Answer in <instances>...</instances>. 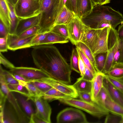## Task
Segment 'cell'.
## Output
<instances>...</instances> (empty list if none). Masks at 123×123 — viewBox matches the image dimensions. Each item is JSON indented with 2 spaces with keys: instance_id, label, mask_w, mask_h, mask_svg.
Returning a JSON list of instances; mask_svg holds the SVG:
<instances>
[{
  "instance_id": "1",
  "label": "cell",
  "mask_w": 123,
  "mask_h": 123,
  "mask_svg": "<svg viewBox=\"0 0 123 123\" xmlns=\"http://www.w3.org/2000/svg\"><path fill=\"white\" fill-rule=\"evenodd\" d=\"M31 55L35 65L49 77L67 84L71 83L72 69L55 46L42 45L33 47Z\"/></svg>"
},
{
  "instance_id": "2",
  "label": "cell",
  "mask_w": 123,
  "mask_h": 123,
  "mask_svg": "<svg viewBox=\"0 0 123 123\" xmlns=\"http://www.w3.org/2000/svg\"><path fill=\"white\" fill-rule=\"evenodd\" d=\"M81 19L85 25L94 29L105 27L115 29L123 23V16L120 12L109 6L100 5L94 6L91 11Z\"/></svg>"
},
{
  "instance_id": "3",
  "label": "cell",
  "mask_w": 123,
  "mask_h": 123,
  "mask_svg": "<svg viewBox=\"0 0 123 123\" xmlns=\"http://www.w3.org/2000/svg\"><path fill=\"white\" fill-rule=\"evenodd\" d=\"M64 6L63 0H42L38 15L40 30L38 34L51 31Z\"/></svg>"
},
{
  "instance_id": "4",
  "label": "cell",
  "mask_w": 123,
  "mask_h": 123,
  "mask_svg": "<svg viewBox=\"0 0 123 123\" xmlns=\"http://www.w3.org/2000/svg\"><path fill=\"white\" fill-rule=\"evenodd\" d=\"M58 100L62 103L82 110L99 118L106 116L110 113L96 103H91L74 98H60Z\"/></svg>"
},
{
  "instance_id": "5",
  "label": "cell",
  "mask_w": 123,
  "mask_h": 123,
  "mask_svg": "<svg viewBox=\"0 0 123 123\" xmlns=\"http://www.w3.org/2000/svg\"><path fill=\"white\" fill-rule=\"evenodd\" d=\"M14 6L16 15L20 19L32 17L39 14V0H17Z\"/></svg>"
},
{
  "instance_id": "6",
  "label": "cell",
  "mask_w": 123,
  "mask_h": 123,
  "mask_svg": "<svg viewBox=\"0 0 123 123\" xmlns=\"http://www.w3.org/2000/svg\"><path fill=\"white\" fill-rule=\"evenodd\" d=\"M0 91L6 96L7 99L14 109L19 123H29L30 118L22 110L16 98L10 91L3 76L0 72Z\"/></svg>"
},
{
  "instance_id": "7",
  "label": "cell",
  "mask_w": 123,
  "mask_h": 123,
  "mask_svg": "<svg viewBox=\"0 0 123 123\" xmlns=\"http://www.w3.org/2000/svg\"><path fill=\"white\" fill-rule=\"evenodd\" d=\"M57 123H88L85 114L80 110L68 108L61 111L56 117Z\"/></svg>"
},
{
  "instance_id": "8",
  "label": "cell",
  "mask_w": 123,
  "mask_h": 123,
  "mask_svg": "<svg viewBox=\"0 0 123 123\" xmlns=\"http://www.w3.org/2000/svg\"><path fill=\"white\" fill-rule=\"evenodd\" d=\"M119 43L117 31L112 27H110L108 37L107 56L105 67L102 72L105 74L110 71L113 66V58Z\"/></svg>"
},
{
  "instance_id": "9",
  "label": "cell",
  "mask_w": 123,
  "mask_h": 123,
  "mask_svg": "<svg viewBox=\"0 0 123 123\" xmlns=\"http://www.w3.org/2000/svg\"><path fill=\"white\" fill-rule=\"evenodd\" d=\"M69 39L74 45H76L81 42L85 30L86 25L81 19L77 16H74L67 24Z\"/></svg>"
},
{
  "instance_id": "10",
  "label": "cell",
  "mask_w": 123,
  "mask_h": 123,
  "mask_svg": "<svg viewBox=\"0 0 123 123\" xmlns=\"http://www.w3.org/2000/svg\"><path fill=\"white\" fill-rule=\"evenodd\" d=\"M110 28L105 27L98 29L91 48L95 55L99 53L108 52V40Z\"/></svg>"
},
{
  "instance_id": "11",
  "label": "cell",
  "mask_w": 123,
  "mask_h": 123,
  "mask_svg": "<svg viewBox=\"0 0 123 123\" xmlns=\"http://www.w3.org/2000/svg\"><path fill=\"white\" fill-rule=\"evenodd\" d=\"M9 71L12 74L22 76L30 81L49 77L41 69L32 67H15Z\"/></svg>"
},
{
  "instance_id": "12",
  "label": "cell",
  "mask_w": 123,
  "mask_h": 123,
  "mask_svg": "<svg viewBox=\"0 0 123 123\" xmlns=\"http://www.w3.org/2000/svg\"><path fill=\"white\" fill-rule=\"evenodd\" d=\"M35 80L45 83L60 92L71 97L76 98L78 93L72 85H70L50 77H45Z\"/></svg>"
},
{
  "instance_id": "13",
  "label": "cell",
  "mask_w": 123,
  "mask_h": 123,
  "mask_svg": "<svg viewBox=\"0 0 123 123\" xmlns=\"http://www.w3.org/2000/svg\"><path fill=\"white\" fill-rule=\"evenodd\" d=\"M30 100L33 101L35 104L36 108V114L46 123H51L52 110L48 101L42 97L33 98Z\"/></svg>"
},
{
  "instance_id": "14",
  "label": "cell",
  "mask_w": 123,
  "mask_h": 123,
  "mask_svg": "<svg viewBox=\"0 0 123 123\" xmlns=\"http://www.w3.org/2000/svg\"><path fill=\"white\" fill-rule=\"evenodd\" d=\"M36 34L24 38H21L15 34H8L7 36L8 49L12 51L32 47L31 41Z\"/></svg>"
},
{
  "instance_id": "15",
  "label": "cell",
  "mask_w": 123,
  "mask_h": 123,
  "mask_svg": "<svg viewBox=\"0 0 123 123\" xmlns=\"http://www.w3.org/2000/svg\"><path fill=\"white\" fill-rule=\"evenodd\" d=\"M103 86L110 97L123 107V91L113 86L107 79L105 76L103 79Z\"/></svg>"
},
{
  "instance_id": "16",
  "label": "cell",
  "mask_w": 123,
  "mask_h": 123,
  "mask_svg": "<svg viewBox=\"0 0 123 123\" xmlns=\"http://www.w3.org/2000/svg\"><path fill=\"white\" fill-rule=\"evenodd\" d=\"M39 22L38 15L19 20L14 34L18 36L27 29L39 25Z\"/></svg>"
},
{
  "instance_id": "17",
  "label": "cell",
  "mask_w": 123,
  "mask_h": 123,
  "mask_svg": "<svg viewBox=\"0 0 123 123\" xmlns=\"http://www.w3.org/2000/svg\"><path fill=\"white\" fill-rule=\"evenodd\" d=\"M105 74L102 72H98L92 81L91 92L92 100L94 101L96 98L103 87V81Z\"/></svg>"
},
{
  "instance_id": "18",
  "label": "cell",
  "mask_w": 123,
  "mask_h": 123,
  "mask_svg": "<svg viewBox=\"0 0 123 123\" xmlns=\"http://www.w3.org/2000/svg\"><path fill=\"white\" fill-rule=\"evenodd\" d=\"M93 7L92 0H77V16L81 19L89 13Z\"/></svg>"
},
{
  "instance_id": "19",
  "label": "cell",
  "mask_w": 123,
  "mask_h": 123,
  "mask_svg": "<svg viewBox=\"0 0 123 123\" xmlns=\"http://www.w3.org/2000/svg\"><path fill=\"white\" fill-rule=\"evenodd\" d=\"M68 39L59 34L50 31L47 33L45 38L40 43L39 45L67 43L69 42Z\"/></svg>"
},
{
  "instance_id": "20",
  "label": "cell",
  "mask_w": 123,
  "mask_h": 123,
  "mask_svg": "<svg viewBox=\"0 0 123 123\" xmlns=\"http://www.w3.org/2000/svg\"><path fill=\"white\" fill-rule=\"evenodd\" d=\"M8 6L10 20L9 34H14L20 18L16 15L14 7L15 3L13 0H7Z\"/></svg>"
},
{
  "instance_id": "21",
  "label": "cell",
  "mask_w": 123,
  "mask_h": 123,
  "mask_svg": "<svg viewBox=\"0 0 123 123\" xmlns=\"http://www.w3.org/2000/svg\"><path fill=\"white\" fill-rule=\"evenodd\" d=\"M0 18L9 31L10 20L7 0H0Z\"/></svg>"
},
{
  "instance_id": "22",
  "label": "cell",
  "mask_w": 123,
  "mask_h": 123,
  "mask_svg": "<svg viewBox=\"0 0 123 123\" xmlns=\"http://www.w3.org/2000/svg\"><path fill=\"white\" fill-rule=\"evenodd\" d=\"M104 108L111 113L123 116V107L113 101L109 95L105 100Z\"/></svg>"
},
{
  "instance_id": "23",
  "label": "cell",
  "mask_w": 123,
  "mask_h": 123,
  "mask_svg": "<svg viewBox=\"0 0 123 123\" xmlns=\"http://www.w3.org/2000/svg\"><path fill=\"white\" fill-rule=\"evenodd\" d=\"M75 16L64 5L57 19L55 25L60 24L67 25Z\"/></svg>"
},
{
  "instance_id": "24",
  "label": "cell",
  "mask_w": 123,
  "mask_h": 123,
  "mask_svg": "<svg viewBox=\"0 0 123 123\" xmlns=\"http://www.w3.org/2000/svg\"><path fill=\"white\" fill-rule=\"evenodd\" d=\"M77 92H86L91 93L92 81L83 79L81 77L78 79L72 85Z\"/></svg>"
},
{
  "instance_id": "25",
  "label": "cell",
  "mask_w": 123,
  "mask_h": 123,
  "mask_svg": "<svg viewBox=\"0 0 123 123\" xmlns=\"http://www.w3.org/2000/svg\"><path fill=\"white\" fill-rule=\"evenodd\" d=\"M42 97L48 101L58 100L60 98H73L53 87L44 93Z\"/></svg>"
},
{
  "instance_id": "26",
  "label": "cell",
  "mask_w": 123,
  "mask_h": 123,
  "mask_svg": "<svg viewBox=\"0 0 123 123\" xmlns=\"http://www.w3.org/2000/svg\"><path fill=\"white\" fill-rule=\"evenodd\" d=\"M19 84L25 86L27 90L29 96L27 99L30 100L33 98L42 97L44 93L40 91L30 81L26 82L23 81H18Z\"/></svg>"
},
{
  "instance_id": "27",
  "label": "cell",
  "mask_w": 123,
  "mask_h": 123,
  "mask_svg": "<svg viewBox=\"0 0 123 123\" xmlns=\"http://www.w3.org/2000/svg\"><path fill=\"white\" fill-rule=\"evenodd\" d=\"M98 31V29H92L86 25L85 32L81 42L86 44L91 49Z\"/></svg>"
},
{
  "instance_id": "28",
  "label": "cell",
  "mask_w": 123,
  "mask_h": 123,
  "mask_svg": "<svg viewBox=\"0 0 123 123\" xmlns=\"http://www.w3.org/2000/svg\"><path fill=\"white\" fill-rule=\"evenodd\" d=\"M7 106L6 107L5 105L3 114V123H19L18 118L14 109L12 110L13 107Z\"/></svg>"
},
{
  "instance_id": "29",
  "label": "cell",
  "mask_w": 123,
  "mask_h": 123,
  "mask_svg": "<svg viewBox=\"0 0 123 123\" xmlns=\"http://www.w3.org/2000/svg\"><path fill=\"white\" fill-rule=\"evenodd\" d=\"M108 52L99 53L95 55V68L98 72H102L106 63Z\"/></svg>"
},
{
  "instance_id": "30",
  "label": "cell",
  "mask_w": 123,
  "mask_h": 123,
  "mask_svg": "<svg viewBox=\"0 0 123 123\" xmlns=\"http://www.w3.org/2000/svg\"><path fill=\"white\" fill-rule=\"evenodd\" d=\"M18 100L21 105L24 111L27 116L30 118L34 111L31 103L21 95H18L17 96Z\"/></svg>"
},
{
  "instance_id": "31",
  "label": "cell",
  "mask_w": 123,
  "mask_h": 123,
  "mask_svg": "<svg viewBox=\"0 0 123 123\" xmlns=\"http://www.w3.org/2000/svg\"><path fill=\"white\" fill-rule=\"evenodd\" d=\"M76 46L82 51L89 59L95 68V55L90 48L81 42H78Z\"/></svg>"
},
{
  "instance_id": "32",
  "label": "cell",
  "mask_w": 123,
  "mask_h": 123,
  "mask_svg": "<svg viewBox=\"0 0 123 123\" xmlns=\"http://www.w3.org/2000/svg\"><path fill=\"white\" fill-rule=\"evenodd\" d=\"M105 75L115 78L123 77V63H118L114 64L110 71Z\"/></svg>"
},
{
  "instance_id": "33",
  "label": "cell",
  "mask_w": 123,
  "mask_h": 123,
  "mask_svg": "<svg viewBox=\"0 0 123 123\" xmlns=\"http://www.w3.org/2000/svg\"><path fill=\"white\" fill-rule=\"evenodd\" d=\"M78 57L79 53L76 49L73 48L70 58V66L72 70L80 74L78 65Z\"/></svg>"
},
{
  "instance_id": "34",
  "label": "cell",
  "mask_w": 123,
  "mask_h": 123,
  "mask_svg": "<svg viewBox=\"0 0 123 123\" xmlns=\"http://www.w3.org/2000/svg\"><path fill=\"white\" fill-rule=\"evenodd\" d=\"M119 42L117 49L113 58V65L116 63H123V39L119 38Z\"/></svg>"
},
{
  "instance_id": "35",
  "label": "cell",
  "mask_w": 123,
  "mask_h": 123,
  "mask_svg": "<svg viewBox=\"0 0 123 123\" xmlns=\"http://www.w3.org/2000/svg\"><path fill=\"white\" fill-rule=\"evenodd\" d=\"M76 48L85 66L94 75H95L98 72L90 61L80 49L76 47Z\"/></svg>"
},
{
  "instance_id": "36",
  "label": "cell",
  "mask_w": 123,
  "mask_h": 123,
  "mask_svg": "<svg viewBox=\"0 0 123 123\" xmlns=\"http://www.w3.org/2000/svg\"><path fill=\"white\" fill-rule=\"evenodd\" d=\"M51 31L59 34L69 39V33L67 25H55L53 27Z\"/></svg>"
},
{
  "instance_id": "37",
  "label": "cell",
  "mask_w": 123,
  "mask_h": 123,
  "mask_svg": "<svg viewBox=\"0 0 123 123\" xmlns=\"http://www.w3.org/2000/svg\"><path fill=\"white\" fill-rule=\"evenodd\" d=\"M7 85L10 91L18 93L27 97L28 96V91L24 86L19 84Z\"/></svg>"
},
{
  "instance_id": "38",
  "label": "cell",
  "mask_w": 123,
  "mask_h": 123,
  "mask_svg": "<svg viewBox=\"0 0 123 123\" xmlns=\"http://www.w3.org/2000/svg\"><path fill=\"white\" fill-rule=\"evenodd\" d=\"M0 72L2 74L7 85L19 84L18 81L13 77L11 73L9 71L3 69L1 65L0 67Z\"/></svg>"
},
{
  "instance_id": "39",
  "label": "cell",
  "mask_w": 123,
  "mask_h": 123,
  "mask_svg": "<svg viewBox=\"0 0 123 123\" xmlns=\"http://www.w3.org/2000/svg\"><path fill=\"white\" fill-rule=\"evenodd\" d=\"M108 96L106 90L103 86L98 95L95 102L100 106L105 108V101Z\"/></svg>"
},
{
  "instance_id": "40",
  "label": "cell",
  "mask_w": 123,
  "mask_h": 123,
  "mask_svg": "<svg viewBox=\"0 0 123 123\" xmlns=\"http://www.w3.org/2000/svg\"><path fill=\"white\" fill-rule=\"evenodd\" d=\"M107 79L115 86L123 91V77L117 78L105 75Z\"/></svg>"
},
{
  "instance_id": "41",
  "label": "cell",
  "mask_w": 123,
  "mask_h": 123,
  "mask_svg": "<svg viewBox=\"0 0 123 123\" xmlns=\"http://www.w3.org/2000/svg\"><path fill=\"white\" fill-rule=\"evenodd\" d=\"M40 30L39 25H36L27 29L18 36L21 38L28 37L37 34Z\"/></svg>"
},
{
  "instance_id": "42",
  "label": "cell",
  "mask_w": 123,
  "mask_h": 123,
  "mask_svg": "<svg viewBox=\"0 0 123 123\" xmlns=\"http://www.w3.org/2000/svg\"><path fill=\"white\" fill-rule=\"evenodd\" d=\"M40 91L43 93L51 89L53 87L48 84L42 82L35 80L30 81Z\"/></svg>"
},
{
  "instance_id": "43",
  "label": "cell",
  "mask_w": 123,
  "mask_h": 123,
  "mask_svg": "<svg viewBox=\"0 0 123 123\" xmlns=\"http://www.w3.org/2000/svg\"><path fill=\"white\" fill-rule=\"evenodd\" d=\"M48 32L37 34L31 41V46L39 45L40 43L45 38Z\"/></svg>"
},
{
  "instance_id": "44",
  "label": "cell",
  "mask_w": 123,
  "mask_h": 123,
  "mask_svg": "<svg viewBox=\"0 0 123 123\" xmlns=\"http://www.w3.org/2000/svg\"><path fill=\"white\" fill-rule=\"evenodd\" d=\"M76 1L77 0H66L64 3V5L75 15L77 16Z\"/></svg>"
},
{
  "instance_id": "45",
  "label": "cell",
  "mask_w": 123,
  "mask_h": 123,
  "mask_svg": "<svg viewBox=\"0 0 123 123\" xmlns=\"http://www.w3.org/2000/svg\"><path fill=\"white\" fill-rule=\"evenodd\" d=\"M121 117L117 115L109 113L106 116L105 123H120Z\"/></svg>"
},
{
  "instance_id": "46",
  "label": "cell",
  "mask_w": 123,
  "mask_h": 123,
  "mask_svg": "<svg viewBox=\"0 0 123 123\" xmlns=\"http://www.w3.org/2000/svg\"><path fill=\"white\" fill-rule=\"evenodd\" d=\"M78 97L80 99L85 101L91 103H94L92 98L91 93L86 92H78Z\"/></svg>"
},
{
  "instance_id": "47",
  "label": "cell",
  "mask_w": 123,
  "mask_h": 123,
  "mask_svg": "<svg viewBox=\"0 0 123 123\" xmlns=\"http://www.w3.org/2000/svg\"><path fill=\"white\" fill-rule=\"evenodd\" d=\"M0 63L6 68L10 69L15 67L11 63L8 61L2 54L1 52L0 53Z\"/></svg>"
},
{
  "instance_id": "48",
  "label": "cell",
  "mask_w": 123,
  "mask_h": 123,
  "mask_svg": "<svg viewBox=\"0 0 123 123\" xmlns=\"http://www.w3.org/2000/svg\"><path fill=\"white\" fill-rule=\"evenodd\" d=\"M8 49L7 37H4L0 38V52H7Z\"/></svg>"
},
{
  "instance_id": "49",
  "label": "cell",
  "mask_w": 123,
  "mask_h": 123,
  "mask_svg": "<svg viewBox=\"0 0 123 123\" xmlns=\"http://www.w3.org/2000/svg\"><path fill=\"white\" fill-rule=\"evenodd\" d=\"M9 30L0 20V38L7 37L9 34Z\"/></svg>"
},
{
  "instance_id": "50",
  "label": "cell",
  "mask_w": 123,
  "mask_h": 123,
  "mask_svg": "<svg viewBox=\"0 0 123 123\" xmlns=\"http://www.w3.org/2000/svg\"><path fill=\"white\" fill-rule=\"evenodd\" d=\"M95 76L85 66L84 74L81 77L84 79L92 81Z\"/></svg>"
},
{
  "instance_id": "51",
  "label": "cell",
  "mask_w": 123,
  "mask_h": 123,
  "mask_svg": "<svg viewBox=\"0 0 123 123\" xmlns=\"http://www.w3.org/2000/svg\"><path fill=\"white\" fill-rule=\"evenodd\" d=\"M30 123H46L39 117L36 113L32 114L30 119Z\"/></svg>"
},
{
  "instance_id": "52",
  "label": "cell",
  "mask_w": 123,
  "mask_h": 123,
  "mask_svg": "<svg viewBox=\"0 0 123 123\" xmlns=\"http://www.w3.org/2000/svg\"><path fill=\"white\" fill-rule=\"evenodd\" d=\"M78 65L79 70L80 72V75L81 76H82L84 74L85 66L79 54Z\"/></svg>"
},
{
  "instance_id": "53",
  "label": "cell",
  "mask_w": 123,
  "mask_h": 123,
  "mask_svg": "<svg viewBox=\"0 0 123 123\" xmlns=\"http://www.w3.org/2000/svg\"><path fill=\"white\" fill-rule=\"evenodd\" d=\"M117 33L118 38L123 39V24L119 26Z\"/></svg>"
},
{
  "instance_id": "54",
  "label": "cell",
  "mask_w": 123,
  "mask_h": 123,
  "mask_svg": "<svg viewBox=\"0 0 123 123\" xmlns=\"http://www.w3.org/2000/svg\"><path fill=\"white\" fill-rule=\"evenodd\" d=\"M13 77L18 81H23L26 82L30 81L26 79L23 76L16 74H11Z\"/></svg>"
},
{
  "instance_id": "55",
  "label": "cell",
  "mask_w": 123,
  "mask_h": 123,
  "mask_svg": "<svg viewBox=\"0 0 123 123\" xmlns=\"http://www.w3.org/2000/svg\"><path fill=\"white\" fill-rule=\"evenodd\" d=\"M111 0H100V4L101 5L108 4L110 2Z\"/></svg>"
},
{
  "instance_id": "56",
  "label": "cell",
  "mask_w": 123,
  "mask_h": 123,
  "mask_svg": "<svg viewBox=\"0 0 123 123\" xmlns=\"http://www.w3.org/2000/svg\"><path fill=\"white\" fill-rule=\"evenodd\" d=\"M94 6L98 5H99L100 0H92Z\"/></svg>"
},
{
  "instance_id": "57",
  "label": "cell",
  "mask_w": 123,
  "mask_h": 123,
  "mask_svg": "<svg viewBox=\"0 0 123 123\" xmlns=\"http://www.w3.org/2000/svg\"><path fill=\"white\" fill-rule=\"evenodd\" d=\"M120 123H123V116H121V119Z\"/></svg>"
},
{
  "instance_id": "58",
  "label": "cell",
  "mask_w": 123,
  "mask_h": 123,
  "mask_svg": "<svg viewBox=\"0 0 123 123\" xmlns=\"http://www.w3.org/2000/svg\"><path fill=\"white\" fill-rule=\"evenodd\" d=\"M43 0H39V3L40 4H40L42 1Z\"/></svg>"
},
{
  "instance_id": "59",
  "label": "cell",
  "mask_w": 123,
  "mask_h": 123,
  "mask_svg": "<svg viewBox=\"0 0 123 123\" xmlns=\"http://www.w3.org/2000/svg\"><path fill=\"white\" fill-rule=\"evenodd\" d=\"M13 1H14V2H15H15L17 0H13Z\"/></svg>"
}]
</instances>
